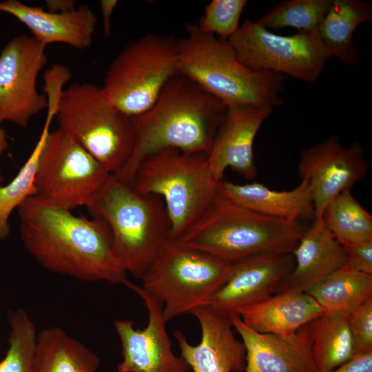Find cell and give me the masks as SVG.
Here are the masks:
<instances>
[{
	"mask_svg": "<svg viewBox=\"0 0 372 372\" xmlns=\"http://www.w3.org/2000/svg\"><path fill=\"white\" fill-rule=\"evenodd\" d=\"M21 240L44 268L79 280L124 284L126 272L112 251L106 223L76 216L35 195L17 207Z\"/></svg>",
	"mask_w": 372,
	"mask_h": 372,
	"instance_id": "obj_1",
	"label": "cell"
},
{
	"mask_svg": "<svg viewBox=\"0 0 372 372\" xmlns=\"http://www.w3.org/2000/svg\"><path fill=\"white\" fill-rule=\"evenodd\" d=\"M227 108L218 98L178 72L147 111L130 117L135 136L133 151L113 176L130 185L142 160L165 148L208 154Z\"/></svg>",
	"mask_w": 372,
	"mask_h": 372,
	"instance_id": "obj_2",
	"label": "cell"
},
{
	"mask_svg": "<svg viewBox=\"0 0 372 372\" xmlns=\"http://www.w3.org/2000/svg\"><path fill=\"white\" fill-rule=\"evenodd\" d=\"M307 227L265 216L216 195L176 241L229 262L262 254L293 253Z\"/></svg>",
	"mask_w": 372,
	"mask_h": 372,
	"instance_id": "obj_3",
	"label": "cell"
},
{
	"mask_svg": "<svg viewBox=\"0 0 372 372\" xmlns=\"http://www.w3.org/2000/svg\"><path fill=\"white\" fill-rule=\"evenodd\" d=\"M187 36L177 40L178 72L227 106L247 104L274 108L282 103L286 76L256 71L242 64L228 40L186 25Z\"/></svg>",
	"mask_w": 372,
	"mask_h": 372,
	"instance_id": "obj_4",
	"label": "cell"
},
{
	"mask_svg": "<svg viewBox=\"0 0 372 372\" xmlns=\"http://www.w3.org/2000/svg\"><path fill=\"white\" fill-rule=\"evenodd\" d=\"M103 220L112 236V251L121 268L141 278L165 243L171 223L163 198L141 194L112 174L86 207Z\"/></svg>",
	"mask_w": 372,
	"mask_h": 372,
	"instance_id": "obj_5",
	"label": "cell"
},
{
	"mask_svg": "<svg viewBox=\"0 0 372 372\" xmlns=\"http://www.w3.org/2000/svg\"><path fill=\"white\" fill-rule=\"evenodd\" d=\"M218 182L207 154L165 148L142 160L130 186L163 198L171 223L169 240L176 242L216 197Z\"/></svg>",
	"mask_w": 372,
	"mask_h": 372,
	"instance_id": "obj_6",
	"label": "cell"
},
{
	"mask_svg": "<svg viewBox=\"0 0 372 372\" xmlns=\"http://www.w3.org/2000/svg\"><path fill=\"white\" fill-rule=\"evenodd\" d=\"M68 134L114 175L130 158L134 132L130 116L118 110L101 87L75 83L63 90L55 115Z\"/></svg>",
	"mask_w": 372,
	"mask_h": 372,
	"instance_id": "obj_7",
	"label": "cell"
},
{
	"mask_svg": "<svg viewBox=\"0 0 372 372\" xmlns=\"http://www.w3.org/2000/svg\"><path fill=\"white\" fill-rule=\"evenodd\" d=\"M233 263L167 241L141 278L142 288L163 305L167 323L209 302L227 280Z\"/></svg>",
	"mask_w": 372,
	"mask_h": 372,
	"instance_id": "obj_8",
	"label": "cell"
},
{
	"mask_svg": "<svg viewBox=\"0 0 372 372\" xmlns=\"http://www.w3.org/2000/svg\"><path fill=\"white\" fill-rule=\"evenodd\" d=\"M178 73L177 40L147 34L126 45L110 64L102 91L130 117L147 111Z\"/></svg>",
	"mask_w": 372,
	"mask_h": 372,
	"instance_id": "obj_9",
	"label": "cell"
},
{
	"mask_svg": "<svg viewBox=\"0 0 372 372\" xmlns=\"http://www.w3.org/2000/svg\"><path fill=\"white\" fill-rule=\"evenodd\" d=\"M112 174L60 127L50 132L39 156L35 196L72 210L87 207Z\"/></svg>",
	"mask_w": 372,
	"mask_h": 372,
	"instance_id": "obj_10",
	"label": "cell"
},
{
	"mask_svg": "<svg viewBox=\"0 0 372 372\" xmlns=\"http://www.w3.org/2000/svg\"><path fill=\"white\" fill-rule=\"evenodd\" d=\"M229 43L239 61L256 71H271L313 85L331 56L318 32L282 36L246 19Z\"/></svg>",
	"mask_w": 372,
	"mask_h": 372,
	"instance_id": "obj_11",
	"label": "cell"
},
{
	"mask_svg": "<svg viewBox=\"0 0 372 372\" xmlns=\"http://www.w3.org/2000/svg\"><path fill=\"white\" fill-rule=\"evenodd\" d=\"M45 45L32 36H17L0 54V121L25 127L47 108L48 99L37 88L39 73L48 63Z\"/></svg>",
	"mask_w": 372,
	"mask_h": 372,
	"instance_id": "obj_12",
	"label": "cell"
},
{
	"mask_svg": "<svg viewBox=\"0 0 372 372\" xmlns=\"http://www.w3.org/2000/svg\"><path fill=\"white\" fill-rule=\"evenodd\" d=\"M298 174L311 187L313 204V223L322 220L328 204L341 192L350 190L368 173L369 164L358 142L343 147L331 136L300 152Z\"/></svg>",
	"mask_w": 372,
	"mask_h": 372,
	"instance_id": "obj_13",
	"label": "cell"
},
{
	"mask_svg": "<svg viewBox=\"0 0 372 372\" xmlns=\"http://www.w3.org/2000/svg\"><path fill=\"white\" fill-rule=\"evenodd\" d=\"M124 285L143 300L148 313L147 325L135 329L130 320H116L114 325L120 338L123 360L116 372H189V366L172 351L163 317V303L141 287L125 280Z\"/></svg>",
	"mask_w": 372,
	"mask_h": 372,
	"instance_id": "obj_14",
	"label": "cell"
},
{
	"mask_svg": "<svg viewBox=\"0 0 372 372\" xmlns=\"http://www.w3.org/2000/svg\"><path fill=\"white\" fill-rule=\"evenodd\" d=\"M294 266L292 253L262 254L234 262L227 280L208 305L218 313L236 315L274 294Z\"/></svg>",
	"mask_w": 372,
	"mask_h": 372,
	"instance_id": "obj_15",
	"label": "cell"
},
{
	"mask_svg": "<svg viewBox=\"0 0 372 372\" xmlns=\"http://www.w3.org/2000/svg\"><path fill=\"white\" fill-rule=\"evenodd\" d=\"M272 111L247 104L227 106L207 154L209 169L217 181L223 178L228 167L248 180L256 176L254 140Z\"/></svg>",
	"mask_w": 372,
	"mask_h": 372,
	"instance_id": "obj_16",
	"label": "cell"
},
{
	"mask_svg": "<svg viewBox=\"0 0 372 372\" xmlns=\"http://www.w3.org/2000/svg\"><path fill=\"white\" fill-rule=\"evenodd\" d=\"M198 321L201 338L196 345L189 343L180 330L174 332L180 357L192 372H245V348L233 331L231 317L209 305L190 313Z\"/></svg>",
	"mask_w": 372,
	"mask_h": 372,
	"instance_id": "obj_17",
	"label": "cell"
},
{
	"mask_svg": "<svg viewBox=\"0 0 372 372\" xmlns=\"http://www.w3.org/2000/svg\"><path fill=\"white\" fill-rule=\"evenodd\" d=\"M230 317L245 348V372H315L307 324L280 335L259 333L238 316Z\"/></svg>",
	"mask_w": 372,
	"mask_h": 372,
	"instance_id": "obj_18",
	"label": "cell"
},
{
	"mask_svg": "<svg viewBox=\"0 0 372 372\" xmlns=\"http://www.w3.org/2000/svg\"><path fill=\"white\" fill-rule=\"evenodd\" d=\"M295 266L275 293H307L333 272L347 266L344 246L323 220L307 227L293 251Z\"/></svg>",
	"mask_w": 372,
	"mask_h": 372,
	"instance_id": "obj_19",
	"label": "cell"
},
{
	"mask_svg": "<svg viewBox=\"0 0 372 372\" xmlns=\"http://www.w3.org/2000/svg\"><path fill=\"white\" fill-rule=\"evenodd\" d=\"M0 11L16 17L45 46L63 43L78 50L87 48L97 22L94 13L85 4L70 12L55 13L19 1L6 0L0 2Z\"/></svg>",
	"mask_w": 372,
	"mask_h": 372,
	"instance_id": "obj_20",
	"label": "cell"
},
{
	"mask_svg": "<svg viewBox=\"0 0 372 372\" xmlns=\"http://www.w3.org/2000/svg\"><path fill=\"white\" fill-rule=\"evenodd\" d=\"M217 194L265 216L296 222L313 220L311 187L304 179L293 189L277 191L258 183L236 184L223 178L218 183Z\"/></svg>",
	"mask_w": 372,
	"mask_h": 372,
	"instance_id": "obj_21",
	"label": "cell"
},
{
	"mask_svg": "<svg viewBox=\"0 0 372 372\" xmlns=\"http://www.w3.org/2000/svg\"><path fill=\"white\" fill-rule=\"evenodd\" d=\"M323 313L322 308L309 293L283 292L244 308L236 316L259 333L287 335Z\"/></svg>",
	"mask_w": 372,
	"mask_h": 372,
	"instance_id": "obj_22",
	"label": "cell"
},
{
	"mask_svg": "<svg viewBox=\"0 0 372 372\" xmlns=\"http://www.w3.org/2000/svg\"><path fill=\"white\" fill-rule=\"evenodd\" d=\"M372 19V6L360 0H332L322 19L318 35L331 57L347 66L358 63V48L353 41L356 28Z\"/></svg>",
	"mask_w": 372,
	"mask_h": 372,
	"instance_id": "obj_23",
	"label": "cell"
},
{
	"mask_svg": "<svg viewBox=\"0 0 372 372\" xmlns=\"http://www.w3.org/2000/svg\"><path fill=\"white\" fill-rule=\"evenodd\" d=\"M99 357L59 327L37 334L34 372H95Z\"/></svg>",
	"mask_w": 372,
	"mask_h": 372,
	"instance_id": "obj_24",
	"label": "cell"
},
{
	"mask_svg": "<svg viewBox=\"0 0 372 372\" xmlns=\"http://www.w3.org/2000/svg\"><path fill=\"white\" fill-rule=\"evenodd\" d=\"M307 327L315 372L330 371L355 355L348 315L324 312Z\"/></svg>",
	"mask_w": 372,
	"mask_h": 372,
	"instance_id": "obj_25",
	"label": "cell"
},
{
	"mask_svg": "<svg viewBox=\"0 0 372 372\" xmlns=\"http://www.w3.org/2000/svg\"><path fill=\"white\" fill-rule=\"evenodd\" d=\"M307 293L317 301L324 312L349 315L372 299V275L345 267Z\"/></svg>",
	"mask_w": 372,
	"mask_h": 372,
	"instance_id": "obj_26",
	"label": "cell"
},
{
	"mask_svg": "<svg viewBox=\"0 0 372 372\" xmlns=\"http://www.w3.org/2000/svg\"><path fill=\"white\" fill-rule=\"evenodd\" d=\"M47 109L41 134L29 158L13 179L8 185L0 187V242L10 234L9 218L12 211L27 198L35 194L34 181L39 156L57 110L54 104H49Z\"/></svg>",
	"mask_w": 372,
	"mask_h": 372,
	"instance_id": "obj_27",
	"label": "cell"
},
{
	"mask_svg": "<svg viewBox=\"0 0 372 372\" xmlns=\"http://www.w3.org/2000/svg\"><path fill=\"white\" fill-rule=\"evenodd\" d=\"M322 220L342 245L372 238V216L350 190L341 192L328 204Z\"/></svg>",
	"mask_w": 372,
	"mask_h": 372,
	"instance_id": "obj_28",
	"label": "cell"
},
{
	"mask_svg": "<svg viewBox=\"0 0 372 372\" xmlns=\"http://www.w3.org/2000/svg\"><path fill=\"white\" fill-rule=\"evenodd\" d=\"M332 0H287L270 8L256 21L267 29L294 28L299 32H318Z\"/></svg>",
	"mask_w": 372,
	"mask_h": 372,
	"instance_id": "obj_29",
	"label": "cell"
},
{
	"mask_svg": "<svg viewBox=\"0 0 372 372\" xmlns=\"http://www.w3.org/2000/svg\"><path fill=\"white\" fill-rule=\"evenodd\" d=\"M8 318L10 327L9 348L0 362V372H34L37 336L34 324L21 308L9 311Z\"/></svg>",
	"mask_w": 372,
	"mask_h": 372,
	"instance_id": "obj_30",
	"label": "cell"
},
{
	"mask_svg": "<svg viewBox=\"0 0 372 372\" xmlns=\"http://www.w3.org/2000/svg\"><path fill=\"white\" fill-rule=\"evenodd\" d=\"M246 0H213L205 8L196 24L199 30L219 39L228 40L238 29Z\"/></svg>",
	"mask_w": 372,
	"mask_h": 372,
	"instance_id": "obj_31",
	"label": "cell"
},
{
	"mask_svg": "<svg viewBox=\"0 0 372 372\" xmlns=\"http://www.w3.org/2000/svg\"><path fill=\"white\" fill-rule=\"evenodd\" d=\"M355 354L372 352V299L348 315Z\"/></svg>",
	"mask_w": 372,
	"mask_h": 372,
	"instance_id": "obj_32",
	"label": "cell"
},
{
	"mask_svg": "<svg viewBox=\"0 0 372 372\" xmlns=\"http://www.w3.org/2000/svg\"><path fill=\"white\" fill-rule=\"evenodd\" d=\"M347 257V267L372 275V238L343 245Z\"/></svg>",
	"mask_w": 372,
	"mask_h": 372,
	"instance_id": "obj_33",
	"label": "cell"
},
{
	"mask_svg": "<svg viewBox=\"0 0 372 372\" xmlns=\"http://www.w3.org/2000/svg\"><path fill=\"white\" fill-rule=\"evenodd\" d=\"M328 372H372V352L355 354L344 364Z\"/></svg>",
	"mask_w": 372,
	"mask_h": 372,
	"instance_id": "obj_34",
	"label": "cell"
},
{
	"mask_svg": "<svg viewBox=\"0 0 372 372\" xmlns=\"http://www.w3.org/2000/svg\"><path fill=\"white\" fill-rule=\"evenodd\" d=\"M118 1L116 0H102L100 6L103 16L104 37L107 38L110 34V18Z\"/></svg>",
	"mask_w": 372,
	"mask_h": 372,
	"instance_id": "obj_35",
	"label": "cell"
},
{
	"mask_svg": "<svg viewBox=\"0 0 372 372\" xmlns=\"http://www.w3.org/2000/svg\"><path fill=\"white\" fill-rule=\"evenodd\" d=\"M45 5L49 12L55 13L67 12L76 8L75 1L71 0H48Z\"/></svg>",
	"mask_w": 372,
	"mask_h": 372,
	"instance_id": "obj_36",
	"label": "cell"
},
{
	"mask_svg": "<svg viewBox=\"0 0 372 372\" xmlns=\"http://www.w3.org/2000/svg\"><path fill=\"white\" fill-rule=\"evenodd\" d=\"M2 122L0 121V156L8 148L9 144L7 139V135L5 130L1 125ZM3 178L0 171V187L2 186Z\"/></svg>",
	"mask_w": 372,
	"mask_h": 372,
	"instance_id": "obj_37",
	"label": "cell"
},
{
	"mask_svg": "<svg viewBox=\"0 0 372 372\" xmlns=\"http://www.w3.org/2000/svg\"><path fill=\"white\" fill-rule=\"evenodd\" d=\"M113 372H116V371H114Z\"/></svg>",
	"mask_w": 372,
	"mask_h": 372,
	"instance_id": "obj_38",
	"label": "cell"
}]
</instances>
